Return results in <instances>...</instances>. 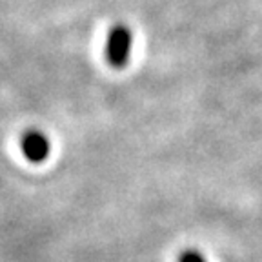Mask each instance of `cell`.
Segmentation results:
<instances>
[{"instance_id": "1", "label": "cell", "mask_w": 262, "mask_h": 262, "mask_svg": "<svg viewBox=\"0 0 262 262\" xmlns=\"http://www.w3.org/2000/svg\"><path fill=\"white\" fill-rule=\"evenodd\" d=\"M133 49V33L126 24H117L111 28L106 42V60L110 66L122 70L129 62Z\"/></svg>"}, {"instance_id": "2", "label": "cell", "mask_w": 262, "mask_h": 262, "mask_svg": "<svg viewBox=\"0 0 262 262\" xmlns=\"http://www.w3.org/2000/svg\"><path fill=\"white\" fill-rule=\"evenodd\" d=\"M20 149L24 153L26 160L33 164H42L51 153V142L48 135L38 129H29L24 133L20 140Z\"/></svg>"}, {"instance_id": "3", "label": "cell", "mask_w": 262, "mask_h": 262, "mask_svg": "<svg viewBox=\"0 0 262 262\" xmlns=\"http://www.w3.org/2000/svg\"><path fill=\"white\" fill-rule=\"evenodd\" d=\"M179 262H206V260L196 251H184V253L180 255Z\"/></svg>"}]
</instances>
